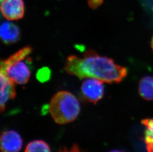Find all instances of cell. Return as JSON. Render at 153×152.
Returning <instances> with one entry per match:
<instances>
[{"label": "cell", "instance_id": "obj_12", "mask_svg": "<svg viewBox=\"0 0 153 152\" xmlns=\"http://www.w3.org/2000/svg\"><path fill=\"white\" fill-rule=\"evenodd\" d=\"M58 152H84L81 150L79 147L74 144L71 148H67L66 147H63L59 149Z\"/></svg>", "mask_w": 153, "mask_h": 152}, {"label": "cell", "instance_id": "obj_5", "mask_svg": "<svg viewBox=\"0 0 153 152\" xmlns=\"http://www.w3.org/2000/svg\"><path fill=\"white\" fill-rule=\"evenodd\" d=\"M1 10L3 16L7 20L20 19L25 15L23 0H2Z\"/></svg>", "mask_w": 153, "mask_h": 152}, {"label": "cell", "instance_id": "obj_14", "mask_svg": "<svg viewBox=\"0 0 153 152\" xmlns=\"http://www.w3.org/2000/svg\"><path fill=\"white\" fill-rule=\"evenodd\" d=\"M148 152H153V145L147 146Z\"/></svg>", "mask_w": 153, "mask_h": 152}, {"label": "cell", "instance_id": "obj_16", "mask_svg": "<svg viewBox=\"0 0 153 152\" xmlns=\"http://www.w3.org/2000/svg\"><path fill=\"white\" fill-rule=\"evenodd\" d=\"M151 47H152V49H153V36L152 38V40H151Z\"/></svg>", "mask_w": 153, "mask_h": 152}, {"label": "cell", "instance_id": "obj_6", "mask_svg": "<svg viewBox=\"0 0 153 152\" xmlns=\"http://www.w3.org/2000/svg\"><path fill=\"white\" fill-rule=\"evenodd\" d=\"M22 139L14 130H8L2 133L0 139L1 152H19L22 147Z\"/></svg>", "mask_w": 153, "mask_h": 152}, {"label": "cell", "instance_id": "obj_15", "mask_svg": "<svg viewBox=\"0 0 153 152\" xmlns=\"http://www.w3.org/2000/svg\"><path fill=\"white\" fill-rule=\"evenodd\" d=\"M108 152H123V151H120V150H114L112 151H110Z\"/></svg>", "mask_w": 153, "mask_h": 152}, {"label": "cell", "instance_id": "obj_7", "mask_svg": "<svg viewBox=\"0 0 153 152\" xmlns=\"http://www.w3.org/2000/svg\"><path fill=\"white\" fill-rule=\"evenodd\" d=\"M1 111L3 112L6 108V104L10 99H13L16 96L15 83L12 82L6 74L1 72Z\"/></svg>", "mask_w": 153, "mask_h": 152}, {"label": "cell", "instance_id": "obj_8", "mask_svg": "<svg viewBox=\"0 0 153 152\" xmlns=\"http://www.w3.org/2000/svg\"><path fill=\"white\" fill-rule=\"evenodd\" d=\"M0 33L1 40L7 44L15 43L20 38L19 29L16 25L10 22L1 23Z\"/></svg>", "mask_w": 153, "mask_h": 152}, {"label": "cell", "instance_id": "obj_9", "mask_svg": "<svg viewBox=\"0 0 153 152\" xmlns=\"http://www.w3.org/2000/svg\"><path fill=\"white\" fill-rule=\"evenodd\" d=\"M139 93L143 99L146 100H153V77L145 76L139 83Z\"/></svg>", "mask_w": 153, "mask_h": 152}, {"label": "cell", "instance_id": "obj_4", "mask_svg": "<svg viewBox=\"0 0 153 152\" xmlns=\"http://www.w3.org/2000/svg\"><path fill=\"white\" fill-rule=\"evenodd\" d=\"M103 82L98 79L87 78L83 82L81 90L84 97L89 101L97 103L104 94Z\"/></svg>", "mask_w": 153, "mask_h": 152}, {"label": "cell", "instance_id": "obj_10", "mask_svg": "<svg viewBox=\"0 0 153 152\" xmlns=\"http://www.w3.org/2000/svg\"><path fill=\"white\" fill-rule=\"evenodd\" d=\"M25 152H51L49 145L42 140H35L26 145Z\"/></svg>", "mask_w": 153, "mask_h": 152}, {"label": "cell", "instance_id": "obj_3", "mask_svg": "<svg viewBox=\"0 0 153 152\" xmlns=\"http://www.w3.org/2000/svg\"><path fill=\"white\" fill-rule=\"evenodd\" d=\"M32 52V48L26 46L18 50L7 59L1 62V72L6 74L9 79L15 83L24 85L30 77L31 72L28 62L31 61L27 58Z\"/></svg>", "mask_w": 153, "mask_h": 152}, {"label": "cell", "instance_id": "obj_13", "mask_svg": "<svg viewBox=\"0 0 153 152\" xmlns=\"http://www.w3.org/2000/svg\"><path fill=\"white\" fill-rule=\"evenodd\" d=\"M103 1L104 0H88V6L91 9H97L102 4Z\"/></svg>", "mask_w": 153, "mask_h": 152}, {"label": "cell", "instance_id": "obj_2", "mask_svg": "<svg viewBox=\"0 0 153 152\" xmlns=\"http://www.w3.org/2000/svg\"><path fill=\"white\" fill-rule=\"evenodd\" d=\"M48 109L56 123L65 125L76 119L80 112V106L73 94L66 91H61L53 96Z\"/></svg>", "mask_w": 153, "mask_h": 152}, {"label": "cell", "instance_id": "obj_1", "mask_svg": "<svg viewBox=\"0 0 153 152\" xmlns=\"http://www.w3.org/2000/svg\"><path fill=\"white\" fill-rule=\"evenodd\" d=\"M64 70L80 79L94 78L110 83H120L127 74L126 68L92 50L86 52L83 58L75 55L68 56Z\"/></svg>", "mask_w": 153, "mask_h": 152}, {"label": "cell", "instance_id": "obj_11", "mask_svg": "<svg viewBox=\"0 0 153 152\" xmlns=\"http://www.w3.org/2000/svg\"><path fill=\"white\" fill-rule=\"evenodd\" d=\"M141 123L145 128L144 141L147 146L153 145V119H143Z\"/></svg>", "mask_w": 153, "mask_h": 152}]
</instances>
